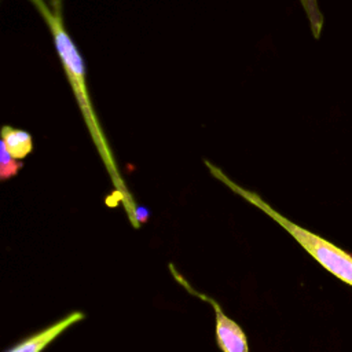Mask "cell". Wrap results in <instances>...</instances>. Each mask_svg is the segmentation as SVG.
Returning a JSON list of instances; mask_svg holds the SVG:
<instances>
[{"mask_svg": "<svg viewBox=\"0 0 352 352\" xmlns=\"http://www.w3.org/2000/svg\"><path fill=\"white\" fill-rule=\"evenodd\" d=\"M29 1L36 7L43 21L48 26L59 62L63 67L65 76L73 91L74 99L81 111L82 120L89 132L92 143L95 144L96 151L107 170L113 188L118 194L121 204L133 227H139V224L147 220L148 212L144 208H139L136 205L131 191L128 190L125 180L120 172V168L116 162L113 150L107 142V138L103 132L100 121L95 113V109L92 106V100L89 96V91H88V82L85 80L87 67H85L84 58L66 29L63 7H62L63 1L62 0H29Z\"/></svg>", "mask_w": 352, "mask_h": 352, "instance_id": "6da1fadb", "label": "cell"}, {"mask_svg": "<svg viewBox=\"0 0 352 352\" xmlns=\"http://www.w3.org/2000/svg\"><path fill=\"white\" fill-rule=\"evenodd\" d=\"M204 164L208 168L209 173L214 179H217L220 183L227 186L232 192L242 197L245 201H248L257 209L263 210L272 220H275L282 228H285L300 243V246L307 253H309L324 270H327L330 274H333L336 278L341 279L346 285L352 286V254L351 253L340 249L334 243L314 234L312 231L293 223L292 220H289L287 217L280 214L278 210H275L256 191L248 190V188L239 186L232 179H230L226 175V172L221 168H219L217 165H214L213 162H209L208 160H205Z\"/></svg>", "mask_w": 352, "mask_h": 352, "instance_id": "7a4b0ae2", "label": "cell"}, {"mask_svg": "<svg viewBox=\"0 0 352 352\" xmlns=\"http://www.w3.org/2000/svg\"><path fill=\"white\" fill-rule=\"evenodd\" d=\"M170 270L173 272L175 279H177L190 293H192L194 296L199 297L201 300H204L205 302H208L213 307L214 316H216V341H217V346L221 349V352H249L248 338H246V334L242 330V327H239V324L236 322H234L231 318H228L223 312L221 307L212 297H208L202 293L192 290L191 286L180 278V275L173 270L172 265H170Z\"/></svg>", "mask_w": 352, "mask_h": 352, "instance_id": "3957f363", "label": "cell"}, {"mask_svg": "<svg viewBox=\"0 0 352 352\" xmlns=\"http://www.w3.org/2000/svg\"><path fill=\"white\" fill-rule=\"evenodd\" d=\"M85 318L84 312L74 311L62 319L56 320L51 326L34 333L33 336L22 340L19 344L8 349L7 352H41L47 345H50L55 338H58L65 330L72 327L74 323L82 320Z\"/></svg>", "mask_w": 352, "mask_h": 352, "instance_id": "277c9868", "label": "cell"}, {"mask_svg": "<svg viewBox=\"0 0 352 352\" xmlns=\"http://www.w3.org/2000/svg\"><path fill=\"white\" fill-rule=\"evenodd\" d=\"M1 144L6 146L7 151L15 158L23 161L33 151V136L23 129L3 125L1 128Z\"/></svg>", "mask_w": 352, "mask_h": 352, "instance_id": "5b68a950", "label": "cell"}, {"mask_svg": "<svg viewBox=\"0 0 352 352\" xmlns=\"http://www.w3.org/2000/svg\"><path fill=\"white\" fill-rule=\"evenodd\" d=\"M22 168H23V161L15 160L7 151L6 146L0 143V180L7 182L15 177Z\"/></svg>", "mask_w": 352, "mask_h": 352, "instance_id": "8992f818", "label": "cell"}, {"mask_svg": "<svg viewBox=\"0 0 352 352\" xmlns=\"http://www.w3.org/2000/svg\"><path fill=\"white\" fill-rule=\"evenodd\" d=\"M300 1L307 14L314 37L319 38L320 33H322V28H323V15L319 10L318 0H300Z\"/></svg>", "mask_w": 352, "mask_h": 352, "instance_id": "52a82bcc", "label": "cell"}]
</instances>
